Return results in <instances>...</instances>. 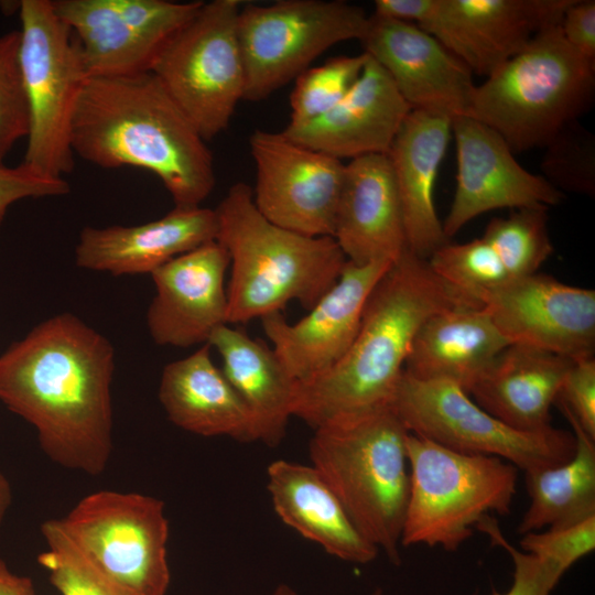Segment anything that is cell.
Segmentation results:
<instances>
[{
  "label": "cell",
  "instance_id": "1",
  "mask_svg": "<svg viewBox=\"0 0 595 595\" xmlns=\"http://www.w3.org/2000/svg\"><path fill=\"white\" fill-rule=\"evenodd\" d=\"M111 343L76 315L36 325L0 356V401L64 468L101 474L112 444Z\"/></svg>",
  "mask_w": 595,
  "mask_h": 595
},
{
  "label": "cell",
  "instance_id": "2",
  "mask_svg": "<svg viewBox=\"0 0 595 595\" xmlns=\"http://www.w3.org/2000/svg\"><path fill=\"white\" fill-rule=\"evenodd\" d=\"M74 154L105 169L155 174L176 207H196L215 186L213 155L151 72L88 77L71 131Z\"/></svg>",
  "mask_w": 595,
  "mask_h": 595
},
{
  "label": "cell",
  "instance_id": "3",
  "mask_svg": "<svg viewBox=\"0 0 595 595\" xmlns=\"http://www.w3.org/2000/svg\"><path fill=\"white\" fill-rule=\"evenodd\" d=\"M480 304L458 293L407 249L371 291L358 333L329 370L298 382L293 416L313 429L337 416L390 403L414 337L434 314Z\"/></svg>",
  "mask_w": 595,
  "mask_h": 595
},
{
  "label": "cell",
  "instance_id": "4",
  "mask_svg": "<svg viewBox=\"0 0 595 595\" xmlns=\"http://www.w3.org/2000/svg\"><path fill=\"white\" fill-rule=\"evenodd\" d=\"M216 240L230 258L228 325L280 312L290 301L310 310L338 280L347 261L333 237L280 227L238 182L215 208Z\"/></svg>",
  "mask_w": 595,
  "mask_h": 595
},
{
  "label": "cell",
  "instance_id": "5",
  "mask_svg": "<svg viewBox=\"0 0 595 595\" xmlns=\"http://www.w3.org/2000/svg\"><path fill=\"white\" fill-rule=\"evenodd\" d=\"M409 433L390 402L325 422L309 444L312 465L356 528L394 564L410 487Z\"/></svg>",
  "mask_w": 595,
  "mask_h": 595
},
{
  "label": "cell",
  "instance_id": "6",
  "mask_svg": "<svg viewBox=\"0 0 595 595\" xmlns=\"http://www.w3.org/2000/svg\"><path fill=\"white\" fill-rule=\"evenodd\" d=\"M595 93V63L563 37L560 22L475 85L465 116L498 132L512 151L545 144L577 121Z\"/></svg>",
  "mask_w": 595,
  "mask_h": 595
},
{
  "label": "cell",
  "instance_id": "7",
  "mask_svg": "<svg viewBox=\"0 0 595 595\" xmlns=\"http://www.w3.org/2000/svg\"><path fill=\"white\" fill-rule=\"evenodd\" d=\"M410 487L402 547L457 550L489 512L508 515L518 468L494 456L452 451L409 433Z\"/></svg>",
  "mask_w": 595,
  "mask_h": 595
},
{
  "label": "cell",
  "instance_id": "8",
  "mask_svg": "<svg viewBox=\"0 0 595 595\" xmlns=\"http://www.w3.org/2000/svg\"><path fill=\"white\" fill-rule=\"evenodd\" d=\"M19 12V57L29 108L22 163L40 175L63 178L74 169L72 121L88 76L79 44L51 0H22Z\"/></svg>",
  "mask_w": 595,
  "mask_h": 595
},
{
  "label": "cell",
  "instance_id": "9",
  "mask_svg": "<svg viewBox=\"0 0 595 595\" xmlns=\"http://www.w3.org/2000/svg\"><path fill=\"white\" fill-rule=\"evenodd\" d=\"M244 1L204 2L155 55L150 72L205 141L225 131L244 99L237 32Z\"/></svg>",
  "mask_w": 595,
  "mask_h": 595
},
{
  "label": "cell",
  "instance_id": "10",
  "mask_svg": "<svg viewBox=\"0 0 595 595\" xmlns=\"http://www.w3.org/2000/svg\"><path fill=\"white\" fill-rule=\"evenodd\" d=\"M60 524L120 595H166L169 521L164 501L139 493L98 490Z\"/></svg>",
  "mask_w": 595,
  "mask_h": 595
},
{
  "label": "cell",
  "instance_id": "11",
  "mask_svg": "<svg viewBox=\"0 0 595 595\" xmlns=\"http://www.w3.org/2000/svg\"><path fill=\"white\" fill-rule=\"evenodd\" d=\"M391 404L411 434L455 452L498 457L524 472L563 464L575 451L573 432L552 425L517 430L450 381L418 380L403 371Z\"/></svg>",
  "mask_w": 595,
  "mask_h": 595
},
{
  "label": "cell",
  "instance_id": "12",
  "mask_svg": "<svg viewBox=\"0 0 595 595\" xmlns=\"http://www.w3.org/2000/svg\"><path fill=\"white\" fill-rule=\"evenodd\" d=\"M368 19L363 8L340 0L245 1L237 22L244 99L263 100L333 45L360 41Z\"/></svg>",
  "mask_w": 595,
  "mask_h": 595
},
{
  "label": "cell",
  "instance_id": "13",
  "mask_svg": "<svg viewBox=\"0 0 595 595\" xmlns=\"http://www.w3.org/2000/svg\"><path fill=\"white\" fill-rule=\"evenodd\" d=\"M256 165L252 197L271 223L306 236L333 237L345 164L296 143L282 132L256 130L249 139Z\"/></svg>",
  "mask_w": 595,
  "mask_h": 595
},
{
  "label": "cell",
  "instance_id": "14",
  "mask_svg": "<svg viewBox=\"0 0 595 595\" xmlns=\"http://www.w3.org/2000/svg\"><path fill=\"white\" fill-rule=\"evenodd\" d=\"M480 305L510 345L570 359L594 356L595 290L534 273L485 293Z\"/></svg>",
  "mask_w": 595,
  "mask_h": 595
},
{
  "label": "cell",
  "instance_id": "15",
  "mask_svg": "<svg viewBox=\"0 0 595 595\" xmlns=\"http://www.w3.org/2000/svg\"><path fill=\"white\" fill-rule=\"evenodd\" d=\"M391 263L346 261L338 280L303 318L291 324L280 312L260 318L278 359L298 382L316 378L344 357L371 291Z\"/></svg>",
  "mask_w": 595,
  "mask_h": 595
},
{
  "label": "cell",
  "instance_id": "16",
  "mask_svg": "<svg viewBox=\"0 0 595 595\" xmlns=\"http://www.w3.org/2000/svg\"><path fill=\"white\" fill-rule=\"evenodd\" d=\"M456 143V187L442 223L450 240L468 221L501 208L550 207L562 192L542 175L522 167L505 139L490 127L468 116L452 120Z\"/></svg>",
  "mask_w": 595,
  "mask_h": 595
},
{
  "label": "cell",
  "instance_id": "17",
  "mask_svg": "<svg viewBox=\"0 0 595 595\" xmlns=\"http://www.w3.org/2000/svg\"><path fill=\"white\" fill-rule=\"evenodd\" d=\"M571 0H434L419 26L467 68L488 77L544 28L561 22Z\"/></svg>",
  "mask_w": 595,
  "mask_h": 595
},
{
  "label": "cell",
  "instance_id": "18",
  "mask_svg": "<svg viewBox=\"0 0 595 595\" xmlns=\"http://www.w3.org/2000/svg\"><path fill=\"white\" fill-rule=\"evenodd\" d=\"M359 42L411 110L466 115L475 87L472 72L419 25L372 13Z\"/></svg>",
  "mask_w": 595,
  "mask_h": 595
},
{
  "label": "cell",
  "instance_id": "19",
  "mask_svg": "<svg viewBox=\"0 0 595 595\" xmlns=\"http://www.w3.org/2000/svg\"><path fill=\"white\" fill-rule=\"evenodd\" d=\"M229 266L227 250L215 239L151 273L156 292L147 313V325L156 344L204 345L217 328L228 325L225 275Z\"/></svg>",
  "mask_w": 595,
  "mask_h": 595
},
{
  "label": "cell",
  "instance_id": "20",
  "mask_svg": "<svg viewBox=\"0 0 595 595\" xmlns=\"http://www.w3.org/2000/svg\"><path fill=\"white\" fill-rule=\"evenodd\" d=\"M410 110L388 74L367 55L360 76L340 101L321 117L288 125L281 132L338 160L388 154Z\"/></svg>",
  "mask_w": 595,
  "mask_h": 595
},
{
  "label": "cell",
  "instance_id": "21",
  "mask_svg": "<svg viewBox=\"0 0 595 595\" xmlns=\"http://www.w3.org/2000/svg\"><path fill=\"white\" fill-rule=\"evenodd\" d=\"M333 238L347 261L394 262L408 248L401 203L387 154L345 164Z\"/></svg>",
  "mask_w": 595,
  "mask_h": 595
},
{
  "label": "cell",
  "instance_id": "22",
  "mask_svg": "<svg viewBox=\"0 0 595 595\" xmlns=\"http://www.w3.org/2000/svg\"><path fill=\"white\" fill-rule=\"evenodd\" d=\"M215 209L174 207L161 218L134 226L85 227L75 248L80 268L112 274L152 273L171 259L215 240Z\"/></svg>",
  "mask_w": 595,
  "mask_h": 595
},
{
  "label": "cell",
  "instance_id": "23",
  "mask_svg": "<svg viewBox=\"0 0 595 595\" xmlns=\"http://www.w3.org/2000/svg\"><path fill=\"white\" fill-rule=\"evenodd\" d=\"M452 120L439 112L410 110L387 154L401 203L407 248L424 259L450 241L435 209L434 187L452 137Z\"/></svg>",
  "mask_w": 595,
  "mask_h": 595
},
{
  "label": "cell",
  "instance_id": "24",
  "mask_svg": "<svg viewBox=\"0 0 595 595\" xmlns=\"http://www.w3.org/2000/svg\"><path fill=\"white\" fill-rule=\"evenodd\" d=\"M267 488L279 518L339 560L368 564L379 550L356 528L313 465L278 459L267 468Z\"/></svg>",
  "mask_w": 595,
  "mask_h": 595
},
{
  "label": "cell",
  "instance_id": "25",
  "mask_svg": "<svg viewBox=\"0 0 595 595\" xmlns=\"http://www.w3.org/2000/svg\"><path fill=\"white\" fill-rule=\"evenodd\" d=\"M508 345L482 305L447 309L421 326L403 371L418 380L450 381L468 393Z\"/></svg>",
  "mask_w": 595,
  "mask_h": 595
},
{
  "label": "cell",
  "instance_id": "26",
  "mask_svg": "<svg viewBox=\"0 0 595 595\" xmlns=\"http://www.w3.org/2000/svg\"><path fill=\"white\" fill-rule=\"evenodd\" d=\"M204 344L190 356L167 364L162 371L159 399L169 420L202 436H228L256 442L252 416L213 361Z\"/></svg>",
  "mask_w": 595,
  "mask_h": 595
},
{
  "label": "cell",
  "instance_id": "27",
  "mask_svg": "<svg viewBox=\"0 0 595 595\" xmlns=\"http://www.w3.org/2000/svg\"><path fill=\"white\" fill-rule=\"evenodd\" d=\"M572 359L540 349L508 345L470 388L485 411L521 431L551 426L550 409Z\"/></svg>",
  "mask_w": 595,
  "mask_h": 595
},
{
  "label": "cell",
  "instance_id": "28",
  "mask_svg": "<svg viewBox=\"0 0 595 595\" xmlns=\"http://www.w3.org/2000/svg\"><path fill=\"white\" fill-rule=\"evenodd\" d=\"M208 344L219 354L224 375L252 416L256 442L278 446L293 416L298 381L282 366L272 347L240 329L220 326Z\"/></svg>",
  "mask_w": 595,
  "mask_h": 595
},
{
  "label": "cell",
  "instance_id": "29",
  "mask_svg": "<svg viewBox=\"0 0 595 595\" xmlns=\"http://www.w3.org/2000/svg\"><path fill=\"white\" fill-rule=\"evenodd\" d=\"M52 4L76 37L88 77L150 72L160 47L126 20L112 0H54Z\"/></svg>",
  "mask_w": 595,
  "mask_h": 595
},
{
  "label": "cell",
  "instance_id": "30",
  "mask_svg": "<svg viewBox=\"0 0 595 595\" xmlns=\"http://www.w3.org/2000/svg\"><path fill=\"white\" fill-rule=\"evenodd\" d=\"M564 416L575 437L574 454L563 464L524 472L530 504L517 529L521 534L595 516V440Z\"/></svg>",
  "mask_w": 595,
  "mask_h": 595
},
{
  "label": "cell",
  "instance_id": "31",
  "mask_svg": "<svg viewBox=\"0 0 595 595\" xmlns=\"http://www.w3.org/2000/svg\"><path fill=\"white\" fill-rule=\"evenodd\" d=\"M548 207L512 209L493 218L482 238L493 248L510 279L538 273L553 253L548 227Z\"/></svg>",
  "mask_w": 595,
  "mask_h": 595
},
{
  "label": "cell",
  "instance_id": "32",
  "mask_svg": "<svg viewBox=\"0 0 595 595\" xmlns=\"http://www.w3.org/2000/svg\"><path fill=\"white\" fill-rule=\"evenodd\" d=\"M426 260L439 279L478 304L482 295L511 280L482 237L462 244L447 241Z\"/></svg>",
  "mask_w": 595,
  "mask_h": 595
},
{
  "label": "cell",
  "instance_id": "33",
  "mask_svg": "<svg viewBox=\"0 0 595 595\" xmlns=\"http://www.w3.org/2000/svg\"><path fill=\"white\" fill-rule=\"evenodd\" d=\"M366 60L365 53L336 56L300 74L290 96L288 125L306 123L332 109L356 83Z\"/></svg>",
  "mask_w": 595,
  "mask_h": 595
},
{
  "label": "cell",
  "instance_id": "34",
  "mask_svg": "<svg viewBox=\"0 0 595 595\" xmlns=\"http://www.w3.org/2000/svg\"><path fill=\"white\" fill-rule=\"evenodd\" d=\"M41 533L47 549L37 561L61 595H120L67 538L58 519L44 521Z\"/></svg>",
  "mask_w": 595,
  "mask_h": 595
},
{
  "label": "cell",
  "instance_id": "35",
  "mask_svg": "<svg viewBox=\"0 0 595 595\" xmlns=\"http://www.w3.org/2000/svg\"><path fill=\"white\" fill-rule=\"evenodd\" d=\"M544 178L561 192L593 196L595 192L594 137L577 121L555 134L544 147Z\"/></svg>",
  "mask_w": 595,
  "mask_h": 595
},
{
  "label": "cell",
  "instance_id": "36",
  "mask_svg": "<svg viewBox=\"0 0 595 595\" xmlns=\"http://www.w3.org/2000/svg\"><path fill=\"white\" fill-rule=\"evenodd\" d=\"M20 30L0 36V165L29 133V108L20 67Z\"/></svg>",
  "mask_w": 595,
  "mask_h": 595
},
{
  "label": "cell",
  "instance_id": "37",
  "mask_svg": "<svg viewBox=\"0 0 595 595\" xmlns=\"http://www.w3.org/2000/svg\"><path fill=\"white\" fill-rule=\"evenodd\" d=\"M522 536L520 547L523 552L552 563L564 575L574 563L594 551L595 516Z\"/></svg>",
  "mask_w": 595,
  "mask_h": 595
},
{
  "label": "cell",
  "instance_id": "38",
  "mask_svg": "<svg viewBox=\"0 0 595 595\" xmlns=\"http://www.w3.org/2000/svg\"><path fill=\"white\" fill-rule=\"evenodd\" d=\"M486 533L491 543L506 550L513 562V582L506 593L493 595H550L563 574L552 563L519 551L502 534L497 521L485 516L475 527Z\"/></svg>",
  "mask_w": 595,
  "mask_h": 595
},
{
  "label": "cell",
  "instance_id": "39",
  "mask_svg": "<svg viewBox=\"0 0 595 595\" xmlns=\"http://www.w3.org/2000/svg\"><path fill=\"white\" fill-rule=\"evenodd\" d=\"M554 403L559 405L563 415L571 416L591 439L595 440L594 356L572 360Z\"/></svg>",
  "mask_w": 595,
  "mask_h": 595
},
{
  "label": "cell",
  "instance_id": "40",
  "mask_svg": "<svg viewBox=\"0 0 595 595\" xmlns=\"http://www.w3.org/2000/svg\"><path fill=\"white\" fill-rule=\"evenodd\" d=\"M69 191L64 178L40 175L23 163L14 167L0 165V223L7 209L17 201L28 197L60 196Z\"/></svg>",
  "mask_w": 595,
  "mask_h": 595
},
{
  "label": "cell",
  "instance_id": "41",
  "mask_svg": "<svg viewBox=\"0 0 595 595\" xmlns=\"http://www.w3.org/2000/svg\"><path fill=\"white\" fill-rule=\"evenodd\" d=\"M560 29L565 41L581 55L595 63V1L571 0Z\"/></svg>",
  "mask_w": 595,
  "mask_h": 595
},
{
  "label": "cell",
  "instance_id": "42",
  "mask_svg": "<svg viewBox=\"0 0 595 595\" xmlns=\"http://www.w3.org/2000/svg\"><path fill=\"white\" fill-rule=\"evenodd\" d=\"M433 1L434 0H376L374 13L419 25L430 13Z\"/></svg>",
  "mask_w": 595,
  "mask_h": 595
},
{
  "label": "cell",
  "instance_id": "43",
  "mask_svg": "<svg viewBox=\"0 0 595 595\" xmlns=\"http://www.w3.org/2000/svg\"><path fill=\"white\" fill-rule=\"evenodd\" d=\"M0 595H36L33 581L13 573L0 558Z\"/></svg>",
  "mask_w": 595,
  "mask_h": 595
},
{
  "label": "cell",
  "instance_id": "44",
  "mask_svg": "<svg viewBox=\"0 0 595 595\" xmlns=\"http://www.w3.org/2000/svg\"><path fill=\"white\" fill-rule=\"evenodd\" d=\"M12 502V490L9 480L0 470V527Z\"/></svg>",
  "mask_w": 595,
  "mask_h": 595
},
{
  "label": "cell",
  "instance_id": "45",
  "mask_svg": "<svg viewBox=\"0 0 595 595\" xmlns=\"http://www.w3.org/2000/svg\"><path fill=\"white\" fill-rule=\"evenodd\" d=\"M269 595H299L298 592L288 584H279Z\"/></svg>",
  "mask_w": 595,
  "mask_h": 595
},
{
  "label": "cell",
  "instance_id": "46",
  "mask_svg": "<svg viewBox=\"0 0 595 595\" xmlns=\"http://www.w3.org/2000/svg\"><path fill=\"white\" fill-rule=\"evenodd\" d=\"M370 595H383V593L381 589H376Z\"/></svg>",
  "mask_w": 595,
  "mask_h": 595
}]
</instances>
